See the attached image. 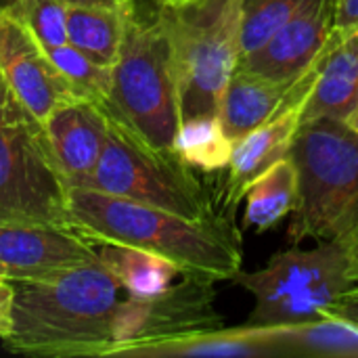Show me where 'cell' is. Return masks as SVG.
I'll return each instance as SVG.
<instances>
[{"mask_svg": "<svg viewBox=\"0 0 358 358\" xmlns=\"http://www.w3.org/2000/svg\"><path fill=\"white\" fill-rule=\"evenodd\" d=\"M352 132H357L358 134V101H357V105H355V109L350 111V115L346 117V122H344Z\"/></svg>", "mask_w": 358, "mask_h": 358, "instance_id": "cell-29", "label": "cell"}, {"mask_svg": "<svg viewBox=\"0 0 358 358\" xmlns=\"http://www.w3.org/2000/svg\"><path fill=\"white\" fill-rule=\"evenodd\" d=\"M157 4H185V2H191V0H155Z\"/></svg>", "mask_w": 358, "mask_h": 358, "instance_id": "cell-31", "label": "cell"}, {"mask_svg": "<svg viewBox=\"0 0 358 358\" xmlns=\"http://www.w3.org/2000/svg\"><path fill=\"white\" fill-rule=\"evenodd\" d=\"M69 231L88 243H122L159 254L187 275L220 283L241 273V235L231 214L187 218L94 189H69Z\"/></svg>", "mask_w": 358, "mask_h": 358, "instance_id": "cell-1", "label": "cell"}, {"mask_svg": "<svg viewBox=\"0 0 358 358\" xmlns=\"http://www.w3.org/2000/svg\"><path fill=\"white\" fill-rule=\"evenodd\" d=\"M126 6L65 4L67 42L96 63L111 67L124 38Z\"/></svg>", "mask_w": 358, "mask_h": 358, "instance_id": "cell-20", "label": "cell"}, {"mask_svg": "<svg viewBox=\"0 0 358 358\" xmlns=\"http://www.w3.org/2000/svg\"><path fill=\"white\" fill-rule=\"evenodd\" d=\"M157 6L170 38L180 120L218 115L222 92L241 57L243 0Z\"/></svg>", "mask_w": 358, "mask_h": 358, "instance_id": "cell-6", "label": "cell"}, {"mask_svg": "<svg viewBox=\"0 0 358 358\" xmlns=\"http://www.w3.org/2000/svg\"><path fill=\"white\" fill-rule=\"evenodd\" d=\"M243 199L245 227L256 233L275 229L298 203V168L294 157L285 155L256 176L248 185Z\"/></svg>", "mask_w": 358, "mask_h": 358, "instance_id": "cell-19", "label": "cell"}, {"mask_svg": "<svg viewBox=\"0 0 358 358\" xmlns=\"http://www.w3.org/2000/svg\"><path fill=\"white\" fill-rule=\"evenodd\" d=\"M13 327V287L10 281H0V340H6Z\"/></svg>", "mask_w": 358, "mask_h": 358, "instance_id": "cell-26", "label": "cell"}, {"mask_svg": "<svg viewBox=\"0 0 358 358\" xmlns=\"http://www.w3.org/2000/svg\"><path fill=\"white\" fill-rule=\"evenodd\" d=\"M348 245H350V250H352V254H355V258H357V264H358V227L344 239Z\"/></svg>", "mask_w": 358, "mask_h": 358, "instance_id": "cell-30", "label": "cell"}, {"mask_svg": "<svg viewBox=\"0 0 358 358\" xmlns=\"http://www.w3.org/2000/svg\"><path fill=\"white\" fill-rule=\"evenodd\" d=\"M174 153L193 170L206 174L227 170L233 153V143L224 134L218 115H195L180 120Z\"/></svg>", "mask_w": 358, "mask_h": 358, "instance_id": "cell-21", "label": "cell"}, {"mask_svg": "<svg viewBox=\"0 0 358 358\" xmlns=\"http://www.w3.org/2000/svg\"><path fill=\"white\" fill-rule=\"evenodd\" d=\"M262 329L279 357L358 358V325L336 315Z\"/></svg>", "mask_w": 358, "mask_h": 358, "instance_id": "cell-17", "label": "cell"}, {"mask_svg": "<svg viewBox=\"0 0 358 358\" xmlns=\"http://www.w3.org/2000/svg\"><path fill=\"white\" fill-rule=\"evenodd\" d=\"M50 61L71 84L78 96H86L96 103H105L111 94V67L96 63L69 42L46 48Z\"/></svg>", "mask_w": 358, "mask_h": 358, "instance_id": "cell-22", "label": "cell"}, {"mask_svg": "<svg viewBox=\"0 0 358 358\" xmlns=\"http://www.w3.org/2000/svg\"><path fill=\"white\" fill-rule=\"evenodd\" d=\"M126 6L124 38L111 65V94L105 109L149 147L174 153L180 126L178 84L170 38L153 0Z\"/></svg>", "mask_w": 358, "mask_h": 358, "instance_id": "cell-3", "label": "cell"}, {"mask_svg": "<svg viewBox=\"0 0 358 358\" xmlns=\"http://www.w3.org/2000/svg\"><path fill=\"white\" fill-rule=\"evenodd\" d=\"M94 250L122 289L136 298L162 296L176 287L185 277H191L172 260L149 250L122 243H96Z\"/></svg>", "mask_w": 358, "mask_h": 358, "instance_id": "cell-18", "label": "cell"}, {"mask_svg": "<svg viewBox=\"0 0 358 358\" xmlns=\"http://www.w3.org/2000/svg\"><path fill=\"white\" fill-rule=\"evenodd\" d=\"M319 59L313 63L308 71H304L294 82L289 99L271 120H266L262 126H258L256 130L248 132L243 138L233 143V153L227 166V180H224V191H222L224 212L229 210L233 214L235 208L243 201V193L248 185L256 176H260L266 168H271L275 162L292 153L296 134L300 130L304 103L317 78Z\"/></svg>", "mask_w": 358, "mask_h": 358, "instance_id": "cell-10", "label": "cell"}, {"mask_svg": "<svg viewBox=\"0 0 358 358\" xmlns=\"http://www.w3.org/2000/svg\"><path fill=\"white\" fill-rule=\"evenodd\" d=\"M13 327L4 342L15 355L101 358L115 346L124 300L117 279L99 260L36 279L10 281Z\"/></svg>", "mask_w": 358, "mask_h": 358, "instance_id": "cell-2", "label": "cell"}, {"mask_svg": "<svg viewBox=\"0 0 358 358\" xmlns=\"http://www.w3.org/2000/svg\"><path fill=\"white\" fill-rule=\"evenodd\" d=\"M0 281H4V279H2V277H0Z\"/></svg>", "mask_w": 358, "mask_h": 358, "instance_id": "cell-33", "label": "cell"}, {"mask_svg": "<svg viewBox=\"0 0 358 358\" xmlns=\"http://www.w3.org/2000/svg\"><path fill=\"white\" fill-rule=\"evenodd\" d=\"M67 193L42 124L8 92L0 103V222L67 229Z\"/></svg>", "mask_w": 358, "mask_h": 358, "instance_id": "cell-8", "label": "cell"}, {"mask_svg": "<svg viewBox=\"0 0 358 358\" xmlns=\"http://www.w3.org/2000/svg\"><path fill=\"white\" fill-rule=\"evenodd\" d=\"M63 4H90V6H126L132 0H59Z\"/></svg>", "mask_w": 358, "mask_h": 358, "instance_id": "cell-28", "label": "cell"}, {"mask_svg": "<svg viewBox=\"0 0 358 358\" xmlns=\"http://www.w3.org/2000/svg\"><path fill=\"white\" fill-rule=\"evenodd\" d=\"M8 94V88L4 86V82H2V78H0V103L4 101V96Z\"/></svg>", "mask_w": 358, "mask_h": 358, "instance_id": "cell-32", "label": "cell"}, {"mask_svg": "<svg viewBox=\"0 0 358 358\" xmlns=\"http://www.w3.org/2000/svg\"><path fill=\"white\" fill-rule=\"evenodd\" d=\"M358 101V29L334 34L319 59L313 90L304 103L302 122H346Z\"/></svg>", "mask_w": 358, "mask_h": 358, "instance_id": "cell-15", "label": "cell"}, {"mask_svg": "<svg viewBox=\"0 0 358 358\" xmlns=\"http://www.w3.org/2000/svg\"><path fill=\"white\" fill-rule=\"evenodd\" d=\"M0 78L40 124L61 103L78 96L34 31L8 4H0Z\"/></svg>", "mask_w": 358, "mask_h": 358, "instance_id": "cell-9", "label": "cell"}, {"mask_svg": "<svg viewBox=\"0 0 358 358\" xmlns=\"http://www.w3.org/2000/svg\"><path fill=\"white\" fill-rule=\"evenodd\" d=\"M96 260L92 243L44 222H0V277L36 279Z\"/></svg>", "mask_w": 358, "mask_h": 358, "instance_id": "cell-11", "label": "cell"}, {"mask_svg": "<svg viewBox=\"0 0 358 358\" xmlns=\"http://www.w3.org/2000/svg\"><path fill=\"white\" fill-rule=\"evenodd\" d=\"M289 155L298 168L289 241L346 239L358 227L357 132L334 120L304 124Z\"/></svg>", "mask_w": 358, "mask_h": 358, "instance_id": "cell-4", "label": "cell"}, {"mask_svg": "<svg viewBox=\"0 0 358 358\" xmlns=\"http://www.w3.org/2000/svg\"><path fill=\"white\" fill-rule=\"evenodd\" d=\"M304 4L306 0H243L241 57L258 50Z\"/></svg>", "mask_w": 358, "mask_h": 358, "instance_id": "cell-23", "label": "cell"}, {"mask_svg": "<svg viewBox=\"0 0 358 358\" xmlns=\"http://www.w3.org/2000/svg\"><path fill=\"white\" fill-rule=\"evenodd\" d=\"M334 27L340 31L358 29V0H334Z\"/></svg>", "mask_w": 358, "mask_h": 358, "instance_id": "cell-25", "label": "cell"}, {"mask_svg": "<svg viewBox=\"0 0 358 358\" xmlns=\"http://www.w3.org/2000/svg\"><path fill=\"white\" fill-rule=\"evenodd\" d=\"M52 159L69 189H84L107 141L109 117L101 103L73 96L42 124Z\"/></svg>", "mask_w": 358, "mask_h": 358, "instance_id": "cell-13", "label": "cell"}, {"mask_svg": "<svg viewBox=\"0 0 358 358\" xmlns=\"http://www.w3.org/2000/svg\"><path fill=\"white\" fill-rule=\"evenodd\" d=\"M254 298L248 325H287L327 315L358 285V264L344 239H321L304 250L294 243L266 266L233 279Z\"/></svg>", "mask_w": 358, "mask_h": 358, "instance_id": "cell-5", "label": "cell"}, {"mask_svg": "<svg viewBox=\"0 0 358 358\" xmlns=\"http://www.w3.org/2000/svg\"><path fill=\"white\" fill-rule=\"evenodd\" d=\"M107 117V141L84 189L164 208L187 218L218 214L212 208L206 185L176 153H164L149 147L109 111Z\"/></svg>", "mask_w": 358, "mask_h": 358, "instance_id": "cell-7", "label": "cell"}, {"mask_svg": "<svg viewBox=\"0 0 358 358\" xmlns=\"http://www.w3.org/2000/svg\"><path fill=\"white\" fill-rule=\"evenodd\" d=\"M327 315H336V317H342V319H348L352 321L355 325H358V285L355 289L346 292L334 306Z\"/></svg>", "mask_w": 358, "mask_h": 358, "instance_id": "cell-27", "label": "cell"}, {"mask_svg": "<svg viewBox=\"0 0 358 358\" xmlns=\"http://www.w3.org/2000/svg\"><path fill=\"white\" fill-rule=\"evenodd\" d=\"M331 34L334 0H306L258 50L241 57L237 67L277 82H296L321 57Z\"/></svg>", "mask_w": 358, "mask_h": 358, "instance_id": "cell-12", "label": "cell"}, {"mask_svg": "<svg viewBox=\"0 0 358 358\" xmlns=\"http://www.w3.org/2000/svg\"><path fill=\"white\" fill-rule=\"evenodd\" d=\"M294 82H277L237 67L220 99L218 117L231 143L271 120L289 99Z\"/></svg>", "mask_w": 358, "mask_h": 358, "instance_id": "cell-16", "label": "cell"}, {"mask_svg": "<svg viewBox=\"0 0 358 358\" xmlns=\"http://www.w3.org/2000/svg\"><path fill=\"white\" fill-rule=\"evenodd\" d=\"M124 358H245L279 357V350L258 325L208 327L174 336L124 344L111 352Z\"/></svg>", "mask_w": 358, "mask_h": 358, "instance_id": "cell-14", "label": "cell"}, {"mask_svg": "<svg viewBox=\"0 0 358 358\" xmlns=\"http://www.w3.org/2000/svg\"><path fill=\"white\" fill-rule=\"evenodd\" d=\"M10 10L34 31L44 48L67 42L65 4L59 0H13Z\"/></svg>", "mask_w": 358, "mask_h": 358, "instance_id": "cell-24", "label": "cell"}]
</instances>
